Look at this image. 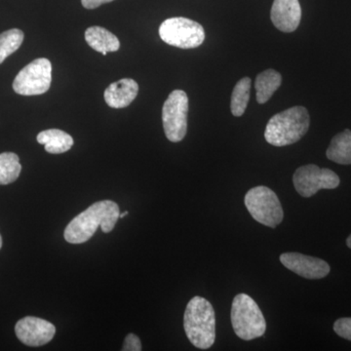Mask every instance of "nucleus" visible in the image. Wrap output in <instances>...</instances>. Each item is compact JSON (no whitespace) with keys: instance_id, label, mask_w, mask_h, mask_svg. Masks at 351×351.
Masks as SVG:
<instances>
[{"instance_id":"nucleus-1","label":"nucleus","mask_w":351,"mask_h":351,"mask_svg":"<svg viewBox=\"0 0 351 351\" xmlns=\"http://www.w3.org/2000/svg\"><path fill=\"white\" fill-rule=\"evenodd\" d=\"M119 207L112 200H101L88 207L66 226L64 237L71 244L87 242L101 226L105 233L114 228L119 219Z\"/></svg>"},{"instance_id":"nucleus-2","label":"nucleus","mask_w":351,"mask_h":351,"mask_svg":"<svg viewBox=\"0 0 351 351\" xmlns=\"http://www.w3.org/2000/svg\"><path fill=\"white\" fill-rule=\"evenodd\" d=\"M186 337L195 348L208 350L216 339V314L211 302L195 297L186 306L184 316Z\"/></svg>"},{"instance_id":"nucleus-3","label":"nucleus","mask_w":351,"mask_h":351,"mask_svg":"<svg viewBox=\"0 0 351 351\" xmlns=\"http://www.w3.org/2000/svg\"><path fill=\"white\" fill-rule=\"evenodd\" d=\"M309 124L311 117L306 108H289L269 119L265 127V141L274 147L295 144L306 135Z\"/></svg>"},{"instance_id":"nucleus-4","label":"nucleus","mask_w":351,"mask_h":351,"mask_svg":"<svg viewBox=\"0 0 351 351\" xmlns=\"http://www.w3.org/2000/svg\"><path fill=\"white\" fill-rule=\"evenodd\" d=\"M232 324L235 334L244 341L260 338L267 331L265 316L250 295L239 294L232 306Z\"/></svg>"},{"instance_id":"nucleus-5","label":"nucleus","mask_w":351,"mask_h":351,"mask_svg":"<svg viewBox=\"0 0 351 351\" xmlns=\"http://www.w3.org/2000/svg\"><path fill=\"white\" fill-rule=\"evenodd\" d=\"M245 206L255 221L276 228L282 223L284 212L278 196L265 186L251 189L245 195Z\"/></svg>"},{"instance_id":"nucleus-6","label":"nucleus","mask_w":351,"mask_h":351,"mask_svg":"<svg viewBox=\"0 0 351 351\" xmlns=\"http://www.w3.org/2000/svg\"><path fill=\"white\" fill-rule=\"evenodd\" d=\"M164 43L181 49H193L203 43L205 32L202 25L188 18L175 17L164 21L159 27Z\"/></svg>"},{"instance_id":"nucleus-7","label":"nucleus","mask_w":351,"mask_h":351,"mask_svg":"<svg viewBox=\"0 0 351 351\" xmlns=\"http://www.w3.org/2000/svg\"><path fill=\"white\" fill-rule=\"evenodd\" d=\"M189 98L182 90H174L164 103L162 121L166 137L172 143L181 142L188 131Z\"/></svg>"},{"instance_id":"nucleus-8","label":"nucleus","mask_w":351,"mask_h":351,"mask_svg":"<svg viewBox=\"0 0 351 351\" xmlns=\"http://www.w3.org/2000/svg\"><path fill=\"white\" fill-rule=\"evenodd\" d=\"M52 82V64L46 58H39L27 64L18 73L13 89L22 96H36L46 93Z\"/></svg>"},{"instance_id":"nucleus-9","label":"nucleus","mask_w":351,"mask_h":351,"mask_svg":"<svg viewBox=\"0 0 351 351\" xmlns=\"http://www.w3.org/2000/svg\"><path fill=\"white\" fill-rule=\"evenodd\" d=\"M293 182L297 193L302 197H311L320 189H334L339 186V178L332 170L319 168L314 164L298 168Z\"/></svg>"},{"instance_id":"nucleus-10","label":"nucleus","mask_w":351,"mask_h":351,"mask_svg":"<svg viewBox=\"0 0 351 351\" xmlns=\"http://www.w3.org/2000/svg\"><path fill=\"white\" fill-rule=\"evenodd\" d=\"M17 338L29 346H41L50 343L56 334V327L49 321L27 316L18 321L15 326Z\"/></svg>"},{"instance_id":"nucleus-11","label":"nucleus","mask_w":351,"mask_h":351,"mask_svg":"<svg viewBox=\"0 0 351 351\" xmlns=\"http://www.w3.org/2000/svg\"><path fill=\"white\" fill-rule=\"evenodd\" d=\"M280 262L291 271L306 279L324 278L331 270L325 261L295 252L281 254Z\"/></svg>"},{"instance_id":"nucleus-12","label":"nucleus","mask_w":351,"mask_h":351,"mask_svg":"<svg viewBox=\"0 0 351 351\" xmlns=\"http://www.w3.org/2000/svg\"><path fill=\"white\" fill-rule=\"evenodd\" d=\"M270 18L279 31H295L302 19V8L299 0H274Z\"/></svg>"},{"instance_id":"nucleus-13","label":"nucleus","mask_w":351,"mask_h":351,"mask_svg":"<svg viewBox=\"0 0 351 351\" xmlns=\"http://www.w3.org/2000/svg\"><path fill=\"white\" fill-rule=\"evenodd\" d=\"M138 92V85L131 78H123L113 82L106 89L105 101L108 107L123 108L135 100Z\"/></svg>"},{"instance_id":"nucleus-14","label":"nucleus","mask_w":351,"mask_h":351,"mask_svg":"<svg viewBox=\"0 0 351 351\" xmlns=\"http://www.w3.org/2000/svg\"><path fill=\"white\" fill-rule=\"evenodd\" d=\"M85 40L92 49L101 53L104 56L108 52H115L120 47L119 38L114 34L105 27L97 25L88 27L85 32Z\"/></svg>"},{"instance_id":"nucleus-15","label":"nucleus","mask_w":351,"mask_h":351,"mask_svg":"<svg viewBox=\"0 0 351 351\" xmlns=\"http://www.w3.org/2000/svg\"><path fill=\"white\" fill-rule=\"evenodd\" d=\"M36 140L39 144L44 145L46 152L52 154H64L69 151L75 143L71 135L59 129L40 132Z\"/></svg>"},{"instance_id":"nucleus-16","label":"nucleus","mask_w":351,"mask_h":351,"mask_svg":"<svg viewBox=\"0 0 351 351\" xmlns=\"http://www.w3.org/2000/svg\"><path fill=\"white\" fill-rule=\"evenodd\" d=\"M328 159L341 165L351 164V131L346 129L332 138L326 152Z\"/></svg>"},{"instance_id":"nucleus-17","label":"nucleus","mask_w":351,"mask_h":351,"mask_svg":"<svg viewBox=\"0 0 351 351\" xmlns=\"http://www.w3.org/2000/svg\"><path fill=\"white\" fill-rule=\"evenodd\" d=\"M282 76L274 69H267L257 76L255 87L258 104H265L280 87Z\"/></svg>"},{"instance_id":"nucleus-18","label":"nucleus","mask_w":351,"mask_h":351,"mask_svg":"<svg viewBox=\"0 0 351 351\" xmlns=\"http://www.w3.org/2000/svg\"><path fill=\"white\" fill-rule=\"evenodd\" d=\"M22 171L19 156L14 152L0 154V184H11L19 178Z\"/></svg>"},{"instance_id":"nucleus-19","label":"nucleus","mask_w":351,"mask_h":351,"mask_svg":"<svg viewBox=\"0 0 351 351\" xmlns=\"http://www.w3.org/2000/svg\"><path fill=\"white\" fill-rule=\"evenodd\" d=\"M251 78L244 77L237 83L232 94L230 108L234 117H242L250 100Z\"/></svg>"},{"instance_id":"nucleus-20","label":"nucleus","mask_w":351,"mask_h":351,"mask_svg":"<svg viewBox=\"0 0 351 351\" xmlns=\"http://www.w3.org/2000/svg\"><path fill=\"white\" fill-rule=\"evenodd\" d=\"M24 41V32L18 29H9L0 34V64L19 49Z\"/></svg>"},{"instance_id":"nucleus-21","label":"nucleus","mask_w":351,"mask_h":351,"mask_svg":"<svg viewBox=\"0 0 351 351\" xmlns=\"http://www.w3.org/2000/svg\"><path fill=\"white\" fill-rule=\"evenodd\" d=\"M334 331L341 338L351 341V317L339 318L334 324Z\"/></svg>"},{"instance_id":"nucleus-22","label":"nucleus","mask_w":351,"mask_h":351,"mask_svg":"<svg viewBox=\"0 0 351 351\" xmlns=\"http://www.w3.org/2000/svg\"><path fill=\"white\" fill-rule=\"evenodd\" d=\"M123 351H141L142 350V343H141L140 339L135 334H128L124 341Z\"/></svg>"},{"instance_id":"nucleus-23","label":"nucleus","mask_w":351,"mask_h":351,"mask_svg":"<svg viewBox=\"0 0 351 351\" xmlns=\"http://www.w3.org/2000/svg\"><path fill=\"white\" fill-rule=\"evenodd\" d=\"M113 0H82V5L86 9H95L105 3H110Z\"/></svg>"},{"instance_id":"nucleus-24","label":"nucleus","mask_w":351,"mask_h":351,"mask_svg":"<svg viewBox=\"0 0 351 351\" xmlns=\"http://www.w3.org/2000/svg\"><path fill=\"white\" fill-rule=\"evenodd\" d=\"M346 245H348V248L351 249V234L348 237V239H346Z\"/></svg>"},{"instance_id":"nucleus-25","label":"nucleus","mask_w":351,"mask_h":351,"mask_svg":"<svg viewBox=\"0 0 351 351\" xmlns=\"http://www.w3.org/2000/svg\"><path fill=\"white\" fill-rule=\"evenodd\" d=\"M128 214H129L128 211H125V212H124V213L120 214L119 215V219L124 218V217H126L127 215H128Z\"/></svg>"},{"instance_id":"nucleus-26","label":"nucleus","mask_w":351,"mask_h":351,"mask_svg":"<svg viewBox=\"0 0 351 351\" xmlns=\"http://www.w3.org/2000/svg\"><path fill=\"white\" fill-rule=\"evenodd\" d=\"M2 247V237L1 235H0V249H1Z\"/></svg>"}]
</instances>
